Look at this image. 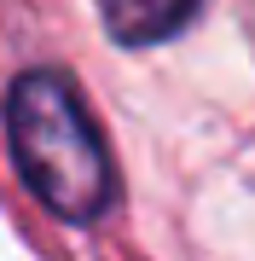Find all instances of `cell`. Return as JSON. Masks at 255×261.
I'll return each instance as SVG.
<instances>
[{
  "instance_id": "7a4b0ae2",
  "label": "cell",
  "mask_w": 255,
  "mask_h": 261,
  "mask_svg": "<svg viewBox=\"0 0 255 261\" xmlns=\"http://www.w3.org/2000/svg\"><path fill=\"white\" fill-rule=\"evenodd\" d=\"M191 12L197 0H104V29L122 47H157L174 29H186Z\"/></svg>"
},
{
  "instance_id": "6da1fadb",
  "label": "cell",
  "mask_w": 255,
  "mask_h": 261,
  "mask_svg": "<svg viewBox=\"0 0 255 261\" xmlns=\"http://www.w3.org/2000/svg\"><path fill=\"white\" fill-rule=\"evenodd\" d=\"M6 134L29 192L52 215L76 226H93L116 197L110 151H104L93 116L81 111L70 75L58 70H23L6 93Z\"/></svg>"
}]
</instances>
